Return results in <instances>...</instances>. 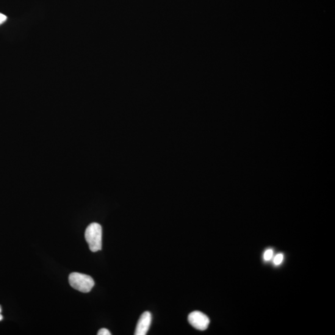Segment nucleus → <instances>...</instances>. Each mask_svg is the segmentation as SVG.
<instances>
[{
  "label": "nucleus",
  "instance_id": "1",
  "mask_svg": "<svg viewBox=\"0 0 335 335\" xmlns=\"http://www.w3.org/2000/svg\"><path fill=\"white\" fill-rule=\"evenodd\" d=\"M85 239L90 250L97 252L102 249V228L98 223H92L85 231Z\"/></svg>",
  "mask_w": 335,
  "mask_h": 335
},
{
  "label": "nucleus",
  "instance_id": "2",
  "mask_svg": "<svg viewBox=\"0 0 335 335\" xmlns=\"http://www.w3.org/2000/svg\"><path fill=\"white\" fill-rule=\"evenodd\" d=\"M69 283L73 289L87 293L95 286V281L91 276L79 273H72L69 276Z\"/></svg>",
  "mask_w": 335,
  "mask_h": 335
},
{
  "label": "nucleus",
  "instance_id": "3",
  "mask_svg": "<svg viewBox=\"0 0 335 335\" xmlns=\"http://www.w3.org/2000/svg\"><path fill=\"white\" fill-rule=\"evenodd\" d=\"M188 321L194 328L201 331L206 330L210 323L208 317L199 311L191 313L188 316Z\"/></svg>",
  "mask_w": 335,
  "mask_h": 335
},
{
  "label": "nucleus",
  "instance_id": "4",
  "mask_svg": "<svg viewBox=\"0 0 335 335\" xmlns=\"http://www.w3.org/2000/svg\"><path fill=\"white\" fill-rule=\"evenodd\" d=\"M152 322V315L149 312H145L138 321L135 335H145L147 333Z\"/></svg>",
  "mask_w": 335,
  "mask_h": 335
},
{
  "label": "nucleus",
  "instance_id": "5",
  "mask_svg": "<svg viewBox=\"0 0 335 335\" xmlns=\"http://www.w3.org/2000/svg\"><path fill=\"white\" fill-rule=\"evenodd\" d=\"M284 260V254L279 253L277 254L273 258V264L275 266L280 265Z\"/></svg>",
  "mask_w": 335,
  "mask_h": 335
},
{
  "label": "nucleus",
  "instance_id": "6",
  "mask_svg": "<svg viewBox=\"0 0 335 335\" xmlns=\"http://www.w3.org/2000/svg\"><path fill=\"white\" fill-rule=\"evenodd\" d=\"M274 254V251L271 249H268L266 250L264 253V258L265 262H269L272 259Z\"/></svg>",
  "mask_w": 335,
  "mask_h": 335
},
{
  "label": "nucleus",
  "instance_id": "7",
  "mask_svg": "<svg viewBox=\"0 0 335 335\" xmlns=\"http://www.w3.org/2000/svg\"><path fill=\"white\" fill-rule=\"evenodd\" d=\"M98 335H110L111 333L106 328H101L98 332Z\"/></svg>",
  "mask_w": 335,
  "mask_h": 335
},
{
  "label": "nucleus",
  "instance_id": "8",
  "mask_svg": "<svg viewBox=\"0 0 335 335\" xmlns=\"http://www.w3.org/2000/svg\"><path fill=\"white\" fill-rule=\"evenodd\" d=\"M7 17L4 14L0 13V25L4 23L7 21Z\"/></svg>",
  "mask_w": 335,
  "mask_h": 335
},
{
  "label": "nucleus",
  "instance_id": "9",
  "mask_svg": "<svg viewBox=\"0 0 335 335\" xmlns=\"http://www.w3.org/2000/svg\"><path fill=\"white\" fill-rule=\"evenodd\" d=\"M2 309L1 306H0V321H2L3 319H4V317H3V315H2Z\"/></svg>",
  "mask_w": 335,
  "mask_h": 335
}]
</instances>
